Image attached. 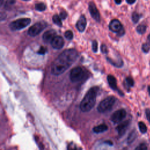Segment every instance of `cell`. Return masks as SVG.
Instances as JSON below:
<instances>
[{
  "instance_id": "1",
  "label": "cell",
  "mask_w": 150,
  "mask_h": 150,
  "mask_svg": "<svg viewBox=\"0 0 150 150\" xmlns=\"http://www.w3.org/2000/svg\"><path fill=\"white\" fill-rule=\"evenodd\" d=\"M77 57L78 53L74 49L64 50L52 64V73L54 75L62 74L75 62Z\"/></svg>"
},
{
  "instance_id": "2",
  "label": "cell",
  "mask_w": 150,
  "mask_h": 150,
  "mask_svg": "<svg viewBox=\"0 0 150 150\" xmlns=\"http://www.w3.org/2000/svg\"><path fill=\"white\" fill-rule=\"evenodd\" d=\"M98 89V87L95 86L91 87L87 92L80 105V110L83 112H88L94 106Z\"/></svg>"
},
{
  "instance_id": "3",
  "label": "cell",
  "mask_w": 150,
  "mask_h": 150,
  "mask_svg": "<svg viewBox=\"0 0 150 150\" xmlns=\"http://www.w3.org/2000/svg\"><path fill=\"white\" fill-rule=\"evenodd\" d=\"M115 101L116 98L114 96H108L100 102L97 107V110L101 113L105 112L111 109Z\"/></svg>"
},
{
  "instance_id": "4",
  "label": "cell",
  "mask_w": 150,
  "mask_h": 150,
  "mask_svg": "<svg viewBox=\"0 0 150 150\" xmlns=\"http://www.w3.org/2000/svg\"><path fill=\"white\" fill-rule=\"evenodd\" d=\"M30 22V18H21L11 22L9 27L12 30H18L26 28Z\"/></svg>"
},
{
  "instance_id": "5",
  "label": "cell",
  "mask_w": 150,
  "mask_h": 150,
  "mask_svg": "<svg viewBox=\"0 0 150 150\" xmlns=\"http://www.w3.org/2000/svg\"><path fill=\"white\" fill-rule=\"evenodd\" d=\"M47 26V23L44 21H40L35 23L29 28L28 33L30 36L35 37L38 35Z\"/></svg>"
},
{
  "instance_id": "6",
  "label": "cell",
  "mask_w": 150,
  "mask_h": 150,
  "mask_svg": "<svg viewBox=\"0 0 150 150\" xmlns=\"http://www.w3.org/2000/svg\"><path fill=\"white\" fill-rule=\"evenodd\" d=\"M109 29L112 32H115L118 36H122L125 34V30L120 22L118 19H112L109 24Z\"/></svg>"
},
{
  "instance_id": "7",
  "label": "cell",
  "mask_w": 150,
  "mask_h": 150,
  "mask_svg": "<svg viewBox=\"0 0 150 150\" xmlns=\"http://www.w3.org/2000/svg\"><path fill=\"white\" fill-rule=\"evenodd\" d=\"M84 77V71L81 67H76L71 69L70 73V79L72 82H77Z\"/></svg>"
},
{
  "instance_id": "8",
  "label": "cell",
  "mask_w": 150,
  "mask_h": 150,
  "mask_svg": "<svg viewBox=\"0 0 150 150\" xmlns=\"http://www.w3.org/2000/svg\"><path fill=\"white\" fill-rule=\"evenodd\" d=\"M127 112L124 109H120L115 111L110 117V120L114 124L121 122L126 117Z\"/></svg>"
},
{
  "instance_id": "9",
  "label": "cell",
  "mask_w": 150,
  "mask_h": 150,
  "mask_svg": "<svg viewBox=\"0 0 150 150\" xmlns=\"http://www.w3.org/2000/svg\"><path fill=\"white\" fill-rule=\"evenodd\" d=\"M88 10L91 17L97 22L100 21V15L94 2H90L88 4Z\"/></svg>"
},
{
  "instance_id": "10",
  "label": "cell",
  "mask_w": 150,
  "mask_h": 150,
  "mask_svg": "<svg viewBox=\"0 0 150 150\" xmlns=\"http://www.w3.org/2000/svg\"><path fill=\"white\" fill-rule=\"evenodd\" d=\"M130 122V120H128L121 122L119 125H117V127H116V129L118 131L119 136L121 137L125 133L126 131L129 126Z\"/></svg>"
},
{
  "instance_id": "11",
  "label": "cell",
  "mask_w": 150,
  "mask_h": 150,
  "mask_svg": "<svg viewBox=\"0 0 150 150\" xmlns=\"http://www.w3.org/2000/svg\"><path fill=\"white\" fill-rule=\"evenodd\" d=\"M64 42L63 38L60 36H56L51 42L52 46L56 49H60L63 47Z\"/></svg>"
},
{
  "instance_id": "12",
  "label": "cell",
  "mask_w": 150,
  "mask_h": 150,
  "mask_svg": "<svg viewBox=\"0 0 150 150\" xmlns=\"http://www.w3.org/2000/svg\"><path fill=\"white\" fill-rule=\"evenodd\" d=\"M56 36V32L53 29H50L43 33L42 36V39L45 43H49L52 41V40Z\"/></svg>"
},
{
  "instance_id": "13",
  "label": "cell",
  "mask_w": 150,
  "mask_h": 150,
  "mask_svg": "<svg viewBox=\"0 0 150 150\" xmlns=\"http://www.w3.org/2000/svg\"><path fill=\"white\" fill-rule=\"evenodd\" d=\"M87 25V21L86 18L84 15H82L80 16L79 19H78L76 23V28L79 32H83L86 28Z\"/></svg>"
},
{
  "instance_id": "14",
  "label": "cell",
  "mask_w": 150,
  "mask_h": 150,
  "mask_svg": "<svg viewBox=\"0 0 150 150\" xmlns=\"http://www.w3.org/2000/svg\"><path fill=\"white\" fill-rule=\"evenodd\" d=\"M107 81H108V83L109 84L110 87L112 90H118L117 86V80H116L115 77L114 76H112L111 74L108 75V76H107ZM121 93H122V92H121Z\"/></svg>"
},
{
  "instance_id": "15",
  "label": "cell",
  "mask_w": 150,
  "mask_h": 150,
  "mask_svg": "<svg viewBox=\"0 0 150 150\" xmlns=\"http://www.w3.org/2000/svg\"><path fill=\"white\" fill-rule=\"evenodd\" d=\"M135 84L134 80L132 79V77H131V76H128L127 77L124 81V86L125 87V88L129 91V88L134 87Z\"/></svg>"
},
{
  "instance_id": "16",
  "label": "cell",
  "mask_w": 150,
  "mask_h": 150,
  "mask_svg": "<svg viewBox=\"0 0 150 150\" xmlns=\"http://www.w3.org/2000/svg\"><path fill=\"white\" fill-rule=\"evenodd\" d=\"M107 129H108V126L105 124H101L94 127L93 129V131L95 133H101L107 131Z\"/></svg>"
},
{
  "instance_id": "17",
  "label": "cell",
  "mask_w": 150,
  "mask_h": 150,
  "mask_svg": "<svg viewBox=\"0 0 150 150\" xmlns=\"http://www.w3.org/2000/svg\"><path fill=\"white\" fill-rule=\"evenodd\" d=\"M137 135H138V133H137L136 129H132L128 136L127 143L128 144L132 143L135 140V139L137 138Z\"/></svg>"
},
{
  "instance_id": "18",
  "label": "cell",
  "mask_w": 150,
  "mask_h": 150,
  "mask_svg": "<svg viewBox=\"0 0 150 150\" xmlns=\"http://www.w3.org/2000/svg\"><path fill=\"white\" fill-rule=\"evenodd\" d=\"M146 28H147V26L146 25L141 23V24H139L138 26H137L136 28V31L138 34L143 35L146 32Z\"/></svg>"
},
{
  "instance_id": "19",
  "label": "cell",
  "mask_w": 150,
  "mask_h": 150,
  "mask_svg": "<svg viewBox=\"0 0 150 150\" xmlns=\"http://www.w3.org/2000/svg\"><path fill=\"white\" fill-rule=\"evenodd\" d=\"M138 126L140 132L142 134H146L148 131V128L146 124L143 121H139L138 123Z\"/></svg>"
},
{
  "instance_id": "20",
  "label": "cell",
  "mask_w": 150,
  "mask_h": 150,
  "mask_svg": "<svg viewBox=\"0 0 150 150\" xmlns=\"http://www.w3.org/2000/svg\"><path fill=\"white\" fill-rule=\"evenodd\" d=\"M52 20L53 22L57 25L58 26L61 27L62 26V18L60 17L59 15H58L57 14H55L53 16L52 18Z\"/></svg>"
},
{
  "instance_id": "21",
  "label": "cell",
  "mask_w": 150,
  "mask_h": 150,
  "mask_svg": "<svg viewBox=\"0 0 150 150\" xmlns=\"http://www.w3.org/2000/svg\"><path fill=\"white\" fill-rule=\"evenodd\" d=\"M142 17V15L137 12H134L132 14V21L134 23H137L138 22V21H139V19H141V18Z\"/></svg>"
},
{
  "instance_id": "22",
  "label": "cell",
  "mask_w": 150,
  "mask_h": 150,
  "mask_svg": "<svg viewBox=\"0 0 150 150\" xmlns=\"http://www.w3.org/2000/svg\"><path fill=\"white\" fill-rule=\"evenodd\" d=\"M35 9L38 11H44L46 10V5L45 4H44L43 2H40V3H37L35 4Z\"/></svg>"
},
{
  "instance_id": "23",
  "label": "cell",
  "mask_w": 150,
  "mask_h": 150,
  "mask_svg": "<svg viewBox=\"0 0 150 150\" xmlns=\"http://www.w3.org/2000/svg\"><path fill=\"white\" fill-rule=\"evenodd\" d=\"M141 50L143 53H144L145 54L148 53L150 51V43H148V42L144 43L142 45Z\"/></svg>"
},
{
  "instance_id": "24",
  "label": "cell",
  "mask_w": 150,
  "mask_h": 150,
  "mask_svg": "<svg viewBox=\"0 0 150 150\" xmlns=\"http://www.w3.org/2000/svg\"><path fill=\"white\" fill-rule=\"evenodd\" d=\"M16 2V0H6L4 4V7L6 9H9L13 5H14Z\"/></svg>"
},
{
  "instance_id": "25",
  "label": "cell",
  "mask_w": 150,
  "mask_h": 150,
  "mask_svg": "<svg viewBox=\"0 0 150 150\" xmlns=\"http://www.w3.org/2000/svg\"><path fill=\"white\" fill-rule=\"evenodd\" d=\"M135 150H147L148 146L146 143L141 142L135 148Z\"/></svg>"
},
{
  "instance_id": "26",
  "label": "cell",
  "mask_w": 150,
  "mask_h": 150,
  "mask_svg": "<svg viewBox=\"0 0 150 150\" xmlns=\"http://www.w3.org/2000/svg\"><path fill=\"white\" fill-rule=\"evenodd\" d=\"M64 36L65 38L68 39V40H71L73 38V32L70 30H68L67 31L65 32L64 33Z\"/></svg>"
},
{
  "instance_id": "27",
  "label": "cell",
  "mask_w": 150,
  "mask_h": 150,
  "mask_svg": "<svg viewBox=\"0 0 150 150\" xmlns=\"http://www.w3.org/2000/svg\"><path fill=\"white\" fill-rule=\"evenodd\" d=\"M145 116H146V120H148V121L149 122V123L150 124V108H146L145 110Z\"/></svg>"
},
{
  "instance_id": "28",
  "label": "cell",
  "mask_w": 150,
  "mask_h": 150,
  "mask_svg": "<svg viewBox=\"0 0 150 150\" xmlns=\"http://www.w3.org/2000/svg\"><path fill=\"white\" fill-rule=\"evenodd\" d=\"M98 43L96 40H94L92 42V49L94 52H97L98 50Z\"/></svg>"
},
{
  "instance_id": "29",
  "label": "cell",
  "mask_w": 150,
  "mask_h": 150,
  "mask_svg": "<svg viewBox=\"0 0 150 150\" xmlns=\"http://www.w3.org/2000/svg\"><path fill=\"white\" fill-rule=\"evenodd\" d=\"M47 49L44 46H40L39 50L38 51V53L39 54H44L46 53Z\"/></svg>"
},
{
  "instance_id": "30",
  "label": "cell",
  "mask_w": 150,
  "mask_h": 150,
  "mask_svg": "<svg viewBox=\"0 0 150 150\" xmlns=\"http://www.w3.org/2000/svg\"><path fill=\"white\" fill-rule=\"evenodd\" d=\"M101 50L102 53H107L108 49H107V46L104 44H102L101 46Z\"/></svg>"
},
{
  "instance_id": "31",
  "label": "cell",
  "mask_w": 150,
  "mask_h": 150,
  "mask_svg": "<svg viewBox=\"0 0 150 150\" xmlns=\"http://www.w3.org/2000/svg\"><path fill=\"white\" fill-rule=\"evenodd\" d=\"M59 16L62 19H65L67 16V13L66 11H62L60 12Z\"/></svg>"
},
{
  "instance_id": "32",
  "label": "cell",
  "mask_w": 150,
  "mask_h": 150,
  "mask_svg": "<svg viewBox=\"0 0 150 150\" xmlns=\"http://www.w3.org/2000/svg\"><path fill=\"white\" fill-rule=\"evenodd\" d=\"M136 1V0H126V2L128 4H133L135 3V2Z\"/></svg>"
},
{
  "instance_id": "33",
  "label": "cell",
  "mask_w": 150,
  "mask_h": 150,
  "mask_svg": "<svg viewBox=\"0 0 150 150\" xmlns=\"http://www.w3.org/2000/svg\"><path fill=\"white\" fill-rule=\"evenodd\" d=\"M114 1H115V4H117V5H120L121 3V1H122V0H114Z\"/></svg>"
},
{
  "instance_id": "34",
  "label": "cell",
  "mask_w": 150,
  "mask_h": 150,
  "mask_svg": "<svg viewBox=\"0 0 150 150\" xmlns=\"http://www.w3.org/2000/svg\"><path fill=\"white\" fill-rule=\"evenodd\" d=\"M147 91H148V93L149 96H150V85H148V86H147Z\"/></svg>"
},
{
  "instance_id": "35",
  "label": "cell",
  "mask_w": 150,
  "mask_h": 150,
  "mask_svg": "<svg viewBox=\"0 0 150 150\" xmlns=\"http://www.w3.org/2000/svg\"><path fill=\"white\" fill-rule=\"evenodd\" d=\"M147 40H148V42L150 43V33H149V34L148 35V36H147Z\"/></svg>"
},
{
  "instance_id": "36",
  "label": "cell",
  "mask_w": 150,
  "mask_h": 150,
  "mask_svg": "<svg viewBox=\"0 0 150 150\" xmlns=\"http://www.w3.org/2000/svg\"><path fill=\"white\" fill-rule=\"evenodd\" d=\"M3 2H4V0H1V4H0L1 6H2V5L3 4Z\"/></svg>"
},
{
  "instance_id": "37",
  "label": "cell",
  "mask_w": 150,
  "mask_h": 150,
  "mask_svg": "<svg viewBox=\"0 0 150 150\" xmlns=\"http://www.w3.org/2000/svg\"><path fill=\"white\" fill-rule=\"evenodd\" d=\"M23 1H30V0H23Z\"/></svg>"
}]
</instances>
